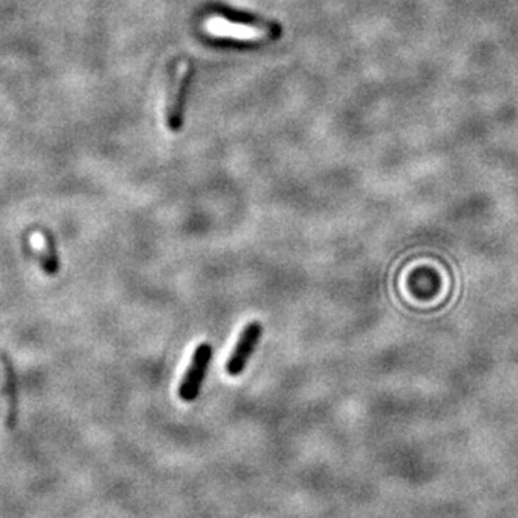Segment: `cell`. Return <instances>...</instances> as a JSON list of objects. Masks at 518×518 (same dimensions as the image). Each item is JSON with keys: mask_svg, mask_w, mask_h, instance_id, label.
Returning <instances> with one entry per match:
<instances>
[{"mask_svg": "<svg viewBox=\"0 0 518 518\" xmlns=\"http://www.w3.org/2000/svg\"><path fill=\"white\" fill-rule=\"evenodd\" d=\"M210 360H213V347L209 344H201L196 349V352H193L191 364H188L187 371L184 373V379L180 382V399L186 400V402H191V400L199 395L202 384H204L205 373L209 371Z\"/></svg>", "mask_w": 518, "mask_h": 518, "instance_id": "cell-1", "label": "cell"}, {"mask_svg": "<svg viewBox=\"0 0 518 518\" xmlns=\"http://www.w3.org/2000/svg\"><path fill=\"white\" fill-rule=\"evenodd\" d=\"M261 335H263V325L259 322H249L242 328L240 339H237L232 349V354L229 355L226 362V372L229 376H240V373H242L249 359L253 357Z\"/></svg>", "mask_w": 518, "mask_h": 518, "instance_id": "cell-2", "label": "cell"}, {"mask_svg": "<svg viewBox=\"0 0 518 518\" xmlns=\"http://www.w3.org/2000/svg\"><path fill=\"white\" fill-rule=\"evenodd\" d=\"M193 67L191 64L184 66L182 71L177 74L172 94H170L169 106H167V127L170 132H179L184 125V116H186V105L187 94L192 84Z\"/></svg>", "mask_w": 518, "mask_h": 518, "instance_id": "cell-3", "label": "cell"}, {"mask_svg": "<svg viewBox=\"0 0 518 518\" xmlns=\"http://www.w3.org/2000/svg\"><path fill=\"white\" fill-rule=\"evenodd\" d=\"M207 30L218 38H232V39H242V40H256L269 38L274 34L273 29L263 26H253L244 24V22L231 21L227 17L214 16L207 21Z\"/></svg>", "mask_w": 518, "mask_h": 518, "instance_id": "cell-4", "label": "cell"}, {"mask_svg": "<svg viewBox=\"0 0 518 518\" xmlns=\"http://www.w3.org/2000/svg\"><path fill=\"white\" fill-rule=\"evenodd\" d=\"M29 241H30V246H33L34 251H38V253H40L43 256H46V258H49L47 241H46V237H44V234L33 232V234H30Z\"/></svg>", "mask_w": 518, "mask_h": 518, "instance_id": "cell-5", "label": "cell"}]
</instances>
